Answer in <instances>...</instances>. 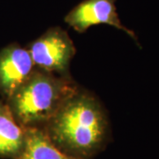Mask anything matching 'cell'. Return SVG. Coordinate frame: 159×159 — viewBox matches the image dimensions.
Instances as JSON below:
<instances>
[{"label":"cell","mask_w":159,"mask_h":159,"mask_svg":"<svg viewBox=\"0 0 159 159\" xmlns=\"http://www.w3.org/2000/svg\"><path fill=\"white\" fill-rule=\"evenodd\" d=\"M42 129L55 146L77 159H92L111 140L105 109L93 94L80 88Z\"/></svg>","instance_id":"1"},{"label":"cell","mask_w":159,"mask_h":159,"mask_svg":"<svg viewBox=\"0 0 159 159\" xmlns=\"http://www.w3.org/2000/svg\"><path fill=\"white\" fill-rule=\"evenodd\" d=\"M78 88L72 77H63L34 66L5 101L24 128H43Z\"/></svg>","instance_id":"2"},{"label":"cell","mask_w":159,"mask_h":159,"mask_svg":"<svg viewBox=\"0 0 159 159\" xmlns=\"http://www.w3.org/2000/svg\"><path fill=\"white\" fill-rule=\"evenodd\" d=\"M28 49L35 67L63 77H71L70 62L76 50L74 42L62 28L56 26L48 29Z\"/></svg>","instance_id":"3"},{"label":"cell","mask_w":159,"mask_h":159,"mask_svg":"<svg viewBox=\"0 0 159 159\" xmlns=\"http://www.w3.org/2000/svg\"><path fill=\"white\" fill-rule=\"evenodd\" d=\"M65 22L78 33H84L92 26L105 24L120 29L140 46L135 33L125 27L119 20L116 0H83L69 11Z\"/></svg>","instance_id":"4"},{"label":"cell","mask_w":159,"mask_h":159,"mask_svg":"<svg viewBox=\"0 0 159 159\" xmlns=\"http://www.w3.org/2000/svg\"><path fill=\"white\" fill-rule=\"evenodd\" d=\"M34 69L29 49L14 43L0 51V94L4 100L11 96Z\"/></svg>","instance_id":"5"},{"label":"cell","mask_w":159,"mask_h":159,"mask_svg":"<svg viewBox=\"0 0 159 159\" xmlns=\"http://www.w3.org/2000/svg\"><path fill=\"white\" fill-rule=\"evenodd\" d=\"M26 140V128L19 124L5 100H0V157L15 159Z\"/></svg>","instance_id":"6"},{"label":"cell","mask_w":159,"mask_h":159,"mask_svg":"<svg viewBox=\"0 0 159 159\" xmlns=\"http://www.w3.org/2000/svg\"><path fill=\"white\" fill-rule=\"evenodd\" d=\"M15 159H77L53 144L42 128H26V140Z\"/></svg>","instance_id":"7"}]
</instances>
